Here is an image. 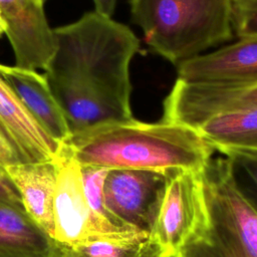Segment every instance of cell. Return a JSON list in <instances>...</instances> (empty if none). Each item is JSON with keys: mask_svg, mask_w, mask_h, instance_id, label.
I'll list each match as a JSON object with an SVG mask.
<instances>
[{"mask_svg": "<svg viewBox=\"0 0 257 257\" xmlns=\"http://www.w3.org/2000/svg\"><path fill=\"white\" fill-rule=\"evenodd\" d=\"M0 123L18 146L26 163L58 161L61 158L63 145L40 126L1 74Z\"/></svg>", "mask_w": 257, "mask_h": 257, "instance_id": "30bf717a", "label": "cell"}, {"mask_svg": "<svg viewBox=\"0 0 257 257\" xmlns=\"http://www.w3.org/2000/svg\"><path fill=\"white\" fill-rule=\"evenodd\" d=\"M146 43L179 65L233 36L232 0H130Z\"/></svg>", "mask_w": 257, "mask_h": 257, "instance_id": "277c9868", "label": "cell"}, {"mask_svg": "<svg viewBox=\"0 0 257 257\" xmlns=\"http://www.w3.org/2000/svg\"><path fill=\"white\" fill-rule=\"evenodd\" d=\"M62 151L80 166L199 172L215 149L196 128L163 119L144 122L133 118L71 135Z\"/></svg>", "mask_w": 257, "mask_h": 257, "instance_id": "7a4b0ae2", "label": "cell"}, {"mask_svg": "<svg viewBox=\"0 0 257 257\" xmlns=\"http://www.w3.org/2000/svg\"><path fill=\"white\" fill-rule=\"evenodd\" d=\"M53 240L65 245L100 237L132 238L149 235L138 231H116L98 221L84 194L80 165L63 152L53 197Z\"/></svg>", "mask_w": 257, "mask_h": 257, "instance_id": "8992f818", "label": "cell"}, {"mask_svg": "<svg viewBox=\"0 0 257 257\" xmlns=\"http://www.w3.org/2000/svg\"><path fill=\"white\" fill-rule=\"evenodd\" d=\"M178 78L188 83L239 85L257 82V36L239 38L178 66Z\"/></svg>", "mask_w": 257, "mask_h": 257, "instance_id": "9c48e42d", "label": "cell"}, {"mask_svg": "<svg viewBox=\"0 0 257 257\" xmlns=\"http://www.w3.org/2000/svg\"><path fill=\"white\" fill-rule=\"evenodd\" d=\"M226 157L232 161L234 171L241 172L246 177L247 185L237 187L257 210V152H232Z\"/></svg>", "mask_w": 257, "mask_h": 257, "instance_id": "e0dca14e", "label": "cell"}, {"mask_svg": "<svg viewBox=\"0 0 257 257\" xmlns=\"http://www.w3.org/2000/svg\"><path fill=\"white\" fill-rule=\"evenodd\" d=\"M0 200L23 208V204L18 191L6 173L5 169L0 166Z\"/></svg>", "mask_w": 257, "mask_h": 257, "instance_id": "ffe728a7", "label": "cell"}, {"mask_svg": "<svg viewBox=\"0 0 257 257\" xmlns=\"http://www.w3.org/2000/svg\"><path fill=\"white\" fill-rule=\"evenodd\" d=\"M41 1H42V2H43V3H44V2H45V0H41Z\"/></svg>", "mask_w": 257, "mask_h": 257, "instance_id": "603a6c76", "label": "cell"}, {"mask_svg": "<svg viewBox=\"0 0 257 257\" xmlns=\"http://www.w3.org/2000/svg\"><path fill=\"white\" fill-rule=\"evenodd\" d=\"M199 186L194 229L174 257H257V210L238 189L232 161L211 158Z\"/></svg>", "mask_w": 257, "mask_h": 257, "instance_id": "3957f363", "label": "cell"}, {"mask_svg": "<svg viewBox=\"0 0 257 257\" xmlns=\"http://www.w3.org/2000/svg\"><path fill=\"white\" fill-rule=\"evenodd\" d=\"M232 27L238 38L257 36V0H232Z\"/></svg>", "mask_w": 257, "mask_h": 257, "instance_id": "ac0fdd59", "label": "cell"}, {"mask_svg": "<svg viewBox=\"0 0 257 257\" xmlns=\"http://www.w3.org/2000/svg\"><path fill=\"white\" fill-rule=\"evenodd\" d=\"M59 160L22 163L5 168L20 195L24 210L52 239L54 235L53 197Z\"/></svg>", "mask_w": 257, "mask_h": 257, "instance_id": "7c38bea8", "label": "cell"}, {"mask_svg": "<svg viewBox=\"0 0 257 257\" xmlns=\"http://www.w3.org/2000/svg\"><path fill=\"white\" fill-rule=\"evenodd\" d=\"M0 74L40 126L52 139L63 145L71 134L63 111L53 96L44 74L33 69L1 63Z\"/></svg>", "mask_w": 257, "mask_h": 257, "instance_id": "8fae6325", "label": "cell"}, {"mask_svg": "<svg viewBox=\"0 0 257 257\" xmlns=\"http://www.w3.org/2000/svg\"><path fill=\"white\" fill-rule=\"evenodd\" d=\"M53 243L23 208L0 200V257H50Z\"/></svg>", "mask_w": 257, "mask_h": 257, "instance_id": "4fadbf2b", "label": "cell"}, {"mask_svg": "<svg viewBox=\"0 0 257 257\" xmlns=\"http://www.w3.org/2000/svg\"><path fill=\"white\" fill-rule=\"evenodd\" d=\"M50 257H161L150 235L132 238L100 237L73 245L54 241Z\"/></svg>", "mask_w": 257, "mask_h": 257, "instance_id": "9a60e30c", "label": "cell"}, {"mask_svg": "<svg viewBox=\"0 0 257 257\" xmlns=\"http://www.w3.org/2000/svg\"><path fill=\"white\" fill-rule=\"evenodd\" d=\"M0 12L12 46L15 65L21 68H46L55 50L41 0H0Z\"/></svg>", "mask_w": 257, "mask_h": 257, "instance_id": "ba28073f", "label": "cell"}, {"mask_svg": "<svg viewBox=\"0 0 257 257\" xmlns=\"http://www.w3.org/2000/svg\"><path fill=\"white\" fill-rule=\"evenodd\" d=\"M26 163L22 153L8 132L0 123V166L6 168L11 165Z\"/></svg>", "mask_w": 257, "mask_h": 257, "instance_id": "d6986e66", "label": "cell"}, {"mask_svg": "<svg viewBox=\"0 0 257 257\" xmlns=\"http://www.w3.org/2000/svg\"><path fill=\"white\" fill-rule=\"evenodd\" d=\"M117 0H93L94 11L104 17L111 18Z\"/></svg>", "mask_w": 257, "mask_h": 257, "instance_id": "44dd1931", "label": "cell"}, {"mask_svg": "<svg viewBox=\"0 0 257 257\" xmlns=\"http://www.w3.org/2000/svg\"><path fill=\"white\" fill-rule=\"evenodd\" d=\"M196 130L225 156L232 152H257V108L218 113Z\"/></svg>", "mask_w": 257, "mask_h": 257, "instance_id": "5bb4252c", "label": "cell"}, {"mask_svg": "<svg viewBox=\"0 0 257 257\" xmlns=\"http://www.w3.org/2000/svg\"><path fill=\"white\" fill-rule=\"evenodd\" d=\"M199 172L177 171L170 177L150 234L161 257H174L194 229L200 209Z\"/></svg>", "mask_w": 257, "mask_h": 257, "instance_id": "52a82bcc", "label": "cell"}, {"mask_svg": "<svg viewBox=\"0 0 257 257\" xmlns=\"http://www.w3.org/2000/svg\"><path fill=\"white\" fill-rule=\"evenodd\" d=\"M5 31H6V23L1 15V12H0V37L2 34L5 33Z\"/></svg>", "mask_w": 257, "mask_h": 257, "instance_id": "7402d4cb", "label": "cell"}, {"mask_svg": "<svg viewBox=\"0 0 257 257\" xmlns=\"http://www.w3.org/2000/svg\"><path fill=\"white\" fill-rule=\"evenodd\" d=\"M55 50L44 72L70 134L134 117L130 64L140 39L95 11L53 29Z\"/></svg>", "mask_w": 257, "mask_h": 257, "instance_id": "6da1fadb", "label": "cell"}, {"mask_svg": "<svg viewBox=\"0 0 257 257\" xmlns=\"http://www.w3.org/2000/svg\"><path fill=\"white\" fill-rule=\"evenodd\" d=\"M173 173L135 169L109 170L103 186L107 211L121 225L150 235Z\"/></svg>", "mask_w": 257, "mask_h": 257, "instance_id": "5b68a950", "label": "cell"}, {"mask_svg": "<svg viewBox=\"0 0 257 257\" xmlns=\"http://www.w3.org/2000/svg\"><path fill=\"white\" fill-rule=\"evenodd\" d=\"M80 169L84 194L89 208L93 215L96 217V219L108 228L116 231H137L135 229L125 227L117 222L110 215L104 205L103 186L109 170L94 166H80Z\"/></svg>", "mask_w": 257, "mask_h": 257, "instance_id": "2e32d148", "label": "cell"}]
</instances>
